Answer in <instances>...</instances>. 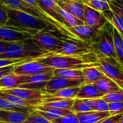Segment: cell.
Returning <instances> with one entry per match:
<instances>
[{"mask_svg": "<svg viewBox=\"0 0 123 123\" xmlns=\"http://www.w3.org/2000/svg\"><path fill=\"white\" fill-rule=\"evenodd\" d=\"M94 85L97 88V89L104 95L118 92L122 89L115 81H113L106 76L97 81L94 84Z\"/></svg>", "mask_w": 123, "mask_h": 123, "instance_id": "cell-24", "label": "cell"}, {"mask_svg": "<svg viewBox=\"0 0 123 123\" xmlns=\"http://www.w3.org/2000/svg\"><path fill=\"white\" fill-rule=\"evenodd\" d=\"M3 92L16 96L27 101H41L47 95L45 92L38 90H32L23 88H15L12 89H0Z\"/></svg>", "mask_w": 123, "mask_h": 123, "instance_id": "cell-13", "label": "cell"}, {"mask_svg": "<svg viewBox=\"0 0 123 123\" xmlns=\"http://www.w3.org/2000/svg\"><path fill=\"white\" fill-rule=\"evenodd\" d=\"M82 71L84 77V84H94L105 76L98 67L86 68L82 69Z\"/></svg>", "mask_w": 123, "mask_h": 123, "instance_id": "cell-25", "label": "cell"}, {"mask_svg": "<svg viewBox=\"0 0 123 123\" xmlns=\"http://www.w3.org/2000/svg\"><path fill=\"white\" fill-rule=\"evenodd\" d=\"M75 115L80 123H101L111 116L109 112H101L96 111H90Z\"/></svg>", "mask_w": 123, "mask_h": 123, "instance_id": "cell-18", "label": "cell"}, {"mask_svg": "<svg viewBox=\"0 0 123 123\" xmlns=\"http://www.w3.org/2000/svg\"><path fill=\"white\" fill-rule=\"evenodd\" d=\"M30 32L10 26H4L0 28V41L5 43H17L32 37Z\"/></svg>", "mask_w": 123, "mask_h": 123, "instance_id": "cell-9", "label": "cell"}, {"mask_svg": "<svg viewBox=\"0 0 123 123\" xmlns=\"http://www.w3.org/2000/svg\"><path fill=\"white\" fill-rule=\"evenodd\" d=\"M23 123H51L43 116L37 113L35 110L33 112L28 115V117Z\"/></svg>", "mask_w": 123, "mask_h": 123, "instance_id": "cell-36", "label": "cell"}, {"mask_svg": "<svg viewBox=\"0 0 123 123\" xmlns=\"http://www.w3.org/2000/svg\"><path fill=\"white\" fill-rule=\"evenodd\" d=\"M0 123H5V122H1V121H0Z\"/></svg>", "mask_w": 123, "mask_h": 123, "instance_id": "cell-45", "label": "cell"}, {"mask_svg": "<svg viewBox=\"0 0 123 123\" xmlns=\"http://www.w3.org/2000/svg\"><path fill=\"white\" fill-rule=\"evenodd\" d=\"M123 115H118L115 116H110L101 123H118Z\"/></svg>", "mask_w": 123, "mask_h": 123, "instance_id": "cell-42", "label": "cell"}, {"mask_svg": "<svg viewBox=\"0 0 123 123\" xmlns=\"http://www.w3.org/2000/svg\"><path fill=\"white\" fill-rule=\"evenodd\" d=\"M104 96V95L97 89L94 84H83L80 86L76 99L82 100L94 99L102 98Z\"/></svg>", "mask_w": 123, "mask_h": 123, "instance_id": "cell-20", "label": "cell"}, {"mask_svg": "<svg viewBox=\"0 0 123 123\" xmlns=\"http://www.w3.org/2000/svg\"><path fill=\"white\" fill-rule=\"evenodd\" d=\"M83 22L85 25L96 30L101 29L109 22L103 13L94 10L86 5L84 6Z\"/></svg>", "mask_w": 123, "mask_h": 123, "instance_id": "cell-10", "label": "cell"}, {"mask_svg": "<svg viewBox=\"0 0 123 123\" xmlns=\"http://www.w3.org/2000/svg\"><path fill=\"white\" fill-rule=\"evenodd\" d=\"M28 115L13 110H0V121L9 123H23Z\"/></svg>", "mask_w": 123, "mask_h": 123, "instance_id": "cell-22", "label": "cell"}, {"mask_svg": "<svg viewBox=\"0 0 123 123\" xmlns=\"http://www.w3.org/2000/svg\"><path fill=\"white\" fill-rule=\"evenodd\" d=\"M85 103L91 109L92 111L96 112H109V104L101 98L94 99H85Z\"/></svg>", "mask_w": 123, "mask_h": 123, "instance_id": "cell-29", "label": "cell"}, {"mask_svg": "<svg viewBox=\"0 0 123 123\" xmlns=\"http://www.w3.org/2000/svg\"><path fill=\"white\" fill-rule=\"evenodd\" d=\"M35 111L50 122H51L59 117H61L62 116L74 114L72 112V110L43 108V107H41L39 106H37L35 107Z\"/></svg>", "mask_w": 123, "mask_h": 123, "instance_id": "cell-19", "label": "cell"}, {"mask_svg": "<svg viewBox=\"0 0 123 123\" xmlns=\"http://www.w3.org/2000/svg\"><path fill=\"white\" fill-rule=\"evenodd\" d=\"M96 55L99 70L123 89V70L120 65L112 58L99 55Z\"/></svg>", "mask_w": 123, "mask_h": 123, "instance_id": "cell-7", "label": "cell"}, {"mask_svg": "<svg viewBox=\"0 0 123 123\" xmlns=\"http://www.w3.org/2000/svg\"><path fill=\"white\" fill-rule=\"evenodd\" d=\"M113 34L115 50L117 55V62L119 63L123 70V37L115 27L113 28Z\"/></svg>", "mask_w": 123, "mask_h": 123, "instance_id": "cell-26", "label": "cell"}, {"mask_svg": "<svg viewBox=\"0 0 123 123\" xmlns=\"http://www.w3.org/2000/svg\"><path fill=\"white\" fill-rule=\"evenodd\" d=\"M83 3L92 8L94 10L104 13L107 11L111 10L109 3L107 1H102V0H83Z\"/></svg>", "mask_w": 123, "mask_h": 123, "instance_id": "cell-31", "label": "cell"}, {"mask_svg": "<svg viewBox=\"0 0 123 123\" xmlns=\"http://www.w3.org/2000/svg\"><path fill=\"white\" fill-rule=\"evenodd\" d=\"M51 123H80L79 120L75 114L68 115L65 116H62L61 117H59L53 121L51 122Z\"/></svg>", "mask_w": 123, "mask_h": 123, "instance_id": "cell-37", "label": "cell"}, {"mask_svg": "<svg viewBox=\"0 0 123 123\" xmlns=\"http://www.w3.org/2000/svg\"><path fill=\"white\" fill-rule=\"evenodd\" d=\"M101 99L105 102H107L108 104L123 102V89H121L118 92L106 94Z\"/></svg>", "mask_w": 123, "mask_h": 123, "instance_id": "cell-34", "label": "cell"}, {"mask_svg": "<svg viewBox=\"0 0 123 123\" xmlns=\"http://www.w3.org/2000/svg\"><path fill=\"white\" fill-rule=\"evenodd\" d=\"M35 108L33 107H17L3 98L0 97V110H13L17 112H21L27 114H30L34 111Z\"/></svg>", "mask_w": 123, "mask_h": 123, "instance_id": "cell-32", "label": "cell"}, {"mask_svg": "<svg viewBox=\"0 0 123 123\" xmlns=\"http://www.w3.org/2000/svg\"><path fill=\"white\" fill-rule=\"evenodd\" d=\"M0 97L4 99L5 100L8 101L9 102L12 103V105L17 107H33L35 108L36 107L42 104L43 102L41 101H27L19 98L16 96L3 92L0 90Z\"/></svg>", "mask_w": 123, "mask_h": 123, "instance_id": "cell-23", "label": "cell"}, {"mask_svg": "<svg viewBox=\"0 0 123 123\" xmlns=\"http://www.w3.org/2000/svg\"><path fill=\"white\" fill-rule=\"evenodd\" d=\"M7 13L9 19L6 24L7 26L14 27L28 31L33 35L42 30L59 31L53 25L25 12L7 7Z\"/></svg>", "mask_w": 123, "mask_h": 123, "instance_id": "cell-1", "label": "cell"}, {"mask_svg": "<svg viewBox=\"0 0 123 123\" xmlns=\"http://www.w3.org/2000/svg\"></svg>", "mask_w": 123, "mask_h": 123, "instance_id": "cell-46", "label": "cell"}, {"mask_svg": "<svg viewBox=\"0 0 123 123\" xmlns=\"http://www.w3.org/2000/svg\"><path fill=\"white\" fill-rule=\"evenodd\" d=\"M75 99H68V100H59L55 102L42 103L38 105L41 107L43 108H51V109H57V110H71L73 106Z\"/></svg>", "mask_w": 123, "mask_h": 123, "instance_id": "cell-27", "label": "cell"}, {"mask_svg": "<svg viewBox=\"0 0 123 123\" xmlns=\"http://www.w3.org/2000/svg\"><path fill=\"white\" fill-rule=\"evenodd\" d=\"M51 54L52 53L42 48L30 37L12 43L2 54H0V58L36 61Z\"/></svg>", "mask_w": 123, "mask_h": 123, "instance_id": "cell-2", "label": "cell"}, {"mask_svg": "<svg viewBox=\"0 0 123 123\" xmlns=\"http://www.w3.org/2000/svg\"><path fill=\"white\" fill-rule=\"evenodd\" d=\"M20 64V63H19ZM18 65V64H15V65H12V66H6V67H3V68H0V79H1L3 77H4L5 76L11 74L13 72L14 67Z\"/></svg>", "mask_w": 123, "mask_h": 123, "instance_id": "cell-41", "label": "cell"}, {"mask_svg": "<svg viewBox=\"0 0 123 123\" xmlns=\"http://www.w3.org/2000/svg\"><path fill=\"white\" fill-rule=\"evenodd\" d=\"M56 2L61 9L72 14L75 17L83 21L85 4L82 1L56 0Z\"/></svg>", "mask_w": 123, "mask_h": 123, "instance_id": "cell-14", "label": "cell"}, {"mask_svg": "<svg viewBox=\"0 0 123 123\" xmlns=\"http://www.w3.org/2000/svg\"><path fill=\"white\" fill-rule=\"evenodd\" d=\"M93 55V54H92ZM90 56V55H88ZM87 57V56H86ZM54 69H83L99 67V63H93L85 57L51 54L36 60Z\"/></svg>", "mask_w": 123, "mask_h": 123, "instance_id": "cell-3", "label": "cell"}, {"mask_svg": "<svg viewBox=\"0 0 123 123\" xmlns=\"http://www.w3.org/2000/svg\"><path fill=\"white\" fill-rule=\"evenodd\" d=\"M113 28L112 25L108 22L99 30L98 35L90 45L95 55L109 58L117 62L115 50Z\"/></svg>", "mask_w": 123, "mask_h": 123, "instance_id": "cell-4", "label": "cell"}, {"mask_svg": "<svg viewBox=\"0 0 123 123\" xmlns=\"http://www.w3.org/2000/svg\"><path fill=\"white\" fill-rule=\"evenodd\" d=\"M68 36L60 31H38L32 36V39L42 48L55 54L61 48L63 39Z\"/></svg>", "mask_w": 123, "mask_h": 123, "instance_id": "cell-5", "label": "cell"}, {"mask_svg": "<svg viewBox=\"0 0 123 123\" xmlns=\"http://www.w3.org/2000/svg\"><path fill=\"white\" fill-rule=\"evenodd\" d=\"M53 74L54 76L77 81L84 84V77L81 69H54Z\"/></svg>", "mask_w": 123, "mask_h": 123, "instance_id": "cell-21", "label": "cell"}, {"mask_svg": "<svg viewBox=\"0 0 123 123\" xmlns=\"http://www.w3.org/2000/svg\"><path fill=\"white\" fill-rule=\"evenodd\" d=\"M118 123H123V117H121V119L120 120V121L118 122Z\"/></svg>", "mask_w": 123, "mask_h": 123, "instance_id": "cell-44", "label": "cell"}, {"mask_svg": "<svg viewBox=\"0 0 123 123\" xmlns=\"http://www.w3.org/2000/svg\"><path fill=\"white\" fill-rule=\"evenodd\" d=\"M82 85V83L77 81H72L62 77L54 76L51 80L47 81L45 86V93L48 95H51L63 89L81 86Z\"/></svg>", "mask_w": 123, "mask_h": 123, "instance_id": "cell-11", "label": "cell"}, {"mask_svg": "<svg viewBox=\"0 0 123 123\" xmlns=\"http://www.w3.org/2000/svg\"><path fill=\"white\" fill-rule=\"evenodd\" d=\"M38 4L41 7V9L53 20H54L57 23L60 25L62 27L66 28L64 26L62 17L60 14L59 9L60 7L57 5L56 0H36ZM67 29V28H66Z\"/></svg>", "mask_w": 123, "mask_h": 123, "instance_id": "cell-15", "label": "cell"}, {"mask_svg": "<svg viewBox=\"0 0 123 123\" xmlns=\"http://www.w3.org/2000/svg\"><path fill=\"white\" fill-rule=\"evenodd\" d=\"M59 12H60V14H61L62 17L64 26L67 29L74 27H76V26H79V25H85L83 21L75 17L74 16H72V14H70L68 12H65V10H63L61 8L59 9Z\"/></svg>", "mask_w": 123, "mask_h": 123, "instance_id": "cell-28", "label": "cell"}, {"mask_svg": "<svg viewBox=\"0 0 123 123\" xmlns=\"http://www.w3.org/2000/svg\"><path fill=\"white\" fill-rule=\"evenodd\" d=\"M109 112L111 116L123 115V102L109 103Z\"/></svg>", "mask_w": 123, "mask_h": 123, "instance_id": "cell-38", "label": "cell"}, {"mask_svg": "<svg viewBox=\"0 0 123 123\" xmlns=\"http://www.w3.org/2000/svg\"><path fill=\"white\" fill-rule=\"evenodd\" d=\"M11 44L12 43H5V42L0 41V54H2Z\"/></svg>", "mask_w": 123, "mask_h": 123, "instance_id": "cell-43", "label": "cell"}, {"mask_svg": "<svg viewBox=\"0 0 123 123\" xmlns=\"http://www.w3.org/2000/svg\"><path fill=\"white\" fill-rule=\"evenodd\" d=\"M8 19L7 7L2 1L0 0V28L6 25Z\"/></svg>", "mask_w": 123, "mask_h": 123, "instance_id": "cell-39", "label": "cell"}, {"mask_svg": "<svg viewBox=\"0 0 123 123\" xmlns=\"http://www.w3.org/2000/svg\"><path fill=\"white\" fill-rule=\"evenodd\" d=\"M28 61H32L29 60H25V59H7V58H0V68L12 66V65H15V64H19L21 63H25V62H28Z\"/></svg>", "mask_w": 123, "mask_h": 123, "instance_id": "cell-40", "label": "cell"}, {"mask_svg": "<svg viewBox=\"0 0 123 123\" xmlns=\"http://www.w3.org/2000/svg\"><path fill=\"white\" fill-rule=\"evenodd\" d=\"M69 32L76 39L90 44L98 35L99 30H96L86 25L67 28Z\"/></svg>", "mask_w": 123, "mask_h": 123, "instance_id": "cell-12", "label": "cell"}, {"mask_svg": "<svg viewBox=\"0 0 123 123\" xmlns=\"http://www.w3.org/2000/svg\"><path fill=\"white\" fill-rule=\"evenodd\" d=\"M80 86L70 87L67 89H61L53 94L46 95L42 103L55 102L59 100H68V99H75L77 95L80 91Z\"/></svg>", "mask_w": 123, "mask_h": 123, "instance_id": "cell-17", "label": "cell"}, {"mask_svg": "<svg viewBox=\"0 0 123 123\" xmlns=\"http://www.w3.org/2000/svg\"><path fill=\"white\" fill-rule=\"evenodd\" d=\"M54 68L49 67L37 61L21 63L17 65L13 71L14 74L23 76H35L43 74L53 73Z\"/></svg>", "mask_w": 123, "mask_h": 123, "instance_id": "cell-8", "label": "cell"}, {"mask_svg": "<svg viewBox=\"0 0 123 123\" xmlns=\"http://www.w3.org/2000/svg\"><path fill=\"white\" fill-rule=\"evenodd\" d=\"M107 21L112 25V26L120 32L123 37V20L112 10L107 11L103 13Z\"/></svg>", "mask_w": 123, "mask_h": 123, "instance_id": "cell-30", "label": "cell"}, {"mask_svg": "<svg viewBox=\"0 0 123 123\" xmlns=\"http://www.w3.org/2000/svg\"><path fill=\"white\" fill-rule=\"evenodd\" d=\"M29 76L18 75L13 72L0 79V89H12L19 88L28 82Z\"/></svg>", "mask_w": 123, "mask_h": 123, "instance_id": "cell-16", "label": "cell"}, {"mask_svg": "<svg viewBox=\"0 0 123 123\" xmlns=\"http://www.w3.org/2000/svg\"><path fill=\"white\" fill-rule=\"evenodd\" d=\"M94 53L90 44L72 37H66L63 39L60 49L55 54L86 57Z\"/></svg>", "mask_w": 123, "mask_h": 123, "instance_id": "cell-6", "label": "cell"}, {"mask_svg": "<svg viewBox=\"0 0 123 123\" xmlns=\"http://www.w3.org/2000/svg\"><path fill=\"white\" fill-rule=\"evenodd\" d=\"M107 1L110 9L123 20V0H109Z\"/></svg>", "mask_w": 123, "mask_h": 123, "instance_id": "cell-35", "label": "cell"}, {"mask_svg": "<svg viewBox=\"0 0 123 123\" xmlns=\"http://www.w3.org/2000/svg\"><path fill=\"white\" fill-rule=\"evenodd\" d=\"M71 110L74 114H79V113H83V112L92 111L91 109L85 103L83 100L79 99H75Z\"/></svg>", "mask_w": 123, "mask_h": 123, "instance_id": "cell-33", "label": "cell"}]
</instances>
